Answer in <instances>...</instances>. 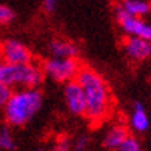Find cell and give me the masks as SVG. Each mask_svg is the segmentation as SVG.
Returning a JSON list of instances; mask_svg holds the SVG:
<instances>
[{
    "instance_id": "6da1fadb",
    "label": "cell",
    "mask_w": 151,
    "mask_h": 151,
    "mask_svg": "<svg viewBox=\"0 0 151 151\" xmlns=\"http://www.w3.org/2000/svg\"><path fill=\"white\" fill-rule=\"evenodd\" d=\"M76 80L85 96V117L93 123L104 122L111 113V91L106 80L91 66H80Z\"/></svg>"
},
{
    "instance_id": "7a4b0ae2",
    "label": "cell",
    "mask_w": 151,
    "mask_h": 151,
    "mask_svg": "<svg viewBox=\"0 0 151 151\" xmlns=\"http://www.w3.org/2000/svg\"><path fill=\"white\" fill-rule=\"evenodd\" d=\"M43 106V94L39 88H20L12 91L3 106V117L8 127H25Z\"/></svg>"
},
{
    "instance_id": "3957f363",
    "label": "cell",
    "mask_w": 151,
    "mask_h": 151,
    "mask_svg": "<svg viewBox=\"0 0 151 151\" xmlns=\"http://www.w3.org/2000/svg\"><path fill=\"white\" fill-rule=\"evenodd\" d=\"M43 71L34 62L26 65H16L0 60V83L8 88H39L43 82Z\"/></svg>"
},
{
    "instance_id": "277c9868",
    "label": "cell",
    "mask_w": 151,
    "mask_h": 151,
    "mask_svg": "<svg viewBox=\"0 0 151 151\" xmlns=\"http://www.w3.org/2000/svg\"><path fill=\"white\" fill-rule=\"evenodd\" d=\"M43 76L57 83H68L76 80L80 65L77 59H57V57H46L42 63Z\"/></svg>"
},
{
    "instance_id": "5b68a950",
    "label": "cell",
    "mask_w": 151,
    "mask_h": 151,
    "mask_svg": "<svg viewBox=\"0 0 151 151\" xmlns=\"http://www.w3.org/2000/svg\"><path fill=\"white\" fill-rule=\"evenodd\" d=\"M114 17L127 37H137L151 42V22H148L147 19L129 16L119 5L114 6Z\"/></svg>"
},
{
    "instance_id": "8992f818",
    "label": "cell",
    "mask_w": 151,
    "mask_h": 151,
    "mask_svg": "<svg viewBox=\"0 0 151 151\" xmlns=\"http://www.w3.org/2000/svg\"><path fill=\"white\" fill-rule=\"evenodd\" d=\"M0 60L16 65H26L32 62V52L23 42L8 39L0 45Z\"/></svg>"
},
{
    "instance_id": "52a82bcc",
    "label": "cell",
    "mask_w": 151,
    "mask_h": 151,
    "mask_svg": "<svg viewBox=\"0 0 151 151\" xmlns=\"http://www.w3.org/2000/svg\"><path fill=\"white\" fill-rule=\"evenodd\" d=\"M65 105L73 116H85V96L77 80H71L63 85Z\"/></svg>"
},
{
    "instance_id": "ba28073f",
    "label": "cell",
    "mask_w": 151,
    "mask_h": 151,
    "mask_svg": "<svg viewBox=\"0 0 151 151\" xmlns=\"http://www.w3.org/2000/svg\"><path fill=\"white\" fill-rule=\"evenodd\" d=\"M125 56L133 62H143L151 57V42L137 37H125L122 43Z\"/></svg>"
},
{
    "instance_id": "9c48e42d",
    "label": "cell",
    "mask_w": 151,
    "mask_h": 151,
    "mask_svg": "<svg viewBox=\"0 0 151 151\" xmlns=\"http://www.w3.org/2000/svg\"><path fill=\"white\" fill-rule=\"evenodd\" d=\"M48 57H57V59H76L79 54V48L71 40L65 39H52L46 46Z\"/></svg>"
},
{
    "instance_id": "30bf717a",
    "label": "cell",
    "mask_w": 151,
    "mask_h": 151,
    "mask_svg": "<svg viewBox=\"0 0 151 151\" xmlns=\"http://www.w3.org/2000/svg\"><path fill=\"white\" fill-rule=\"evenodd\" d=\"M127 137H129V131H128L127 125H123V123H113L106 129L104 140H102V145L108 151H117V148L127 140Z\"/></svg>"
},
{
    "instance_id": "8fae6325",
    "label": "cell",
    "mask_w": 151,
    "mask_h": 151,
    "mask_svg": "<svg viewBox=\"0 0 151 151\" xmlns=\"http://www.w3.org/2000/svg\"><path fill=\"white\" fill-rule=\"evenodd\" d=\"M150 127H151V122L145 105L142 102H134L133 109L129 113V128L140 134V133H147Z\"/></svg>"
},
{
    "instance_id": "7c38bea8",
    "label": "cell",
    "mask_w": 151,
    "mask_h": 151,
    "mask_svg": "<svg viewBox=\"0 0 151 151\" xmlns=\"http://www.w3.org/2000/svg\"><path fill=\"white\" fill-rule=\"evenodd\" d=\"M129 16L145 19L151 14V0H120L117 3Z\"/></svg>"
},
{
    "instance_id": "4fadbf2b",
    "label": "cell",
    "mask_w": 151,
    "mask_h": 151,
    "mask_svg": "<svg viewBox=\"0 0 151 151\" xmlns=\"http://www.w3.org/2000/svg\"><path fill=\"white\" fill-rule=\"evenodd\" d=\"M17 148L16 137L12 134V129L8 125L0 128V150L2 151H14Z\"/></svg>"
},
{
    "instance_id": "5bb4252c",
    "label": "cell",
    "mask_w": 151,
    "mask_h": 151,
    "mask_svg": "<svg viewBox=\"0 0 151 151\" xmlns=\"http://www.w3.org/2000/svg\"><path fill=\"white\" fill-rule=\"evenodd\" d=\"M91 147V137L82 133L74 137V140H71V151H88Z\"/></svg>"
},
{
    "instance_id": "9a60e30c",
    "label": "cell",
    "mask_w": 151,
    "mask_h": 151,
    "mask_svg": "<svg viewBox=\"0 0 151 151\" xmlns=\"http://www.w3.org/2000/svg\"><path fill=\"white\" fill-rule=\"evenodd\" d=\"M117 151H143V148H142V143L139 142L137 137L129 136V137H127V140L117 148Z\"/></svg>"
},
{
    "instance_id": "2e32d148",
    "label": "cell",
    "mask_w": 151,
    "mask_h": 151,
    "mask_svg": "<svg viewBox=\"0 0 151 151\" xmlns=\"http://www.w3.org/2000/svg\"><path fill=\"white\" fill-rule=\"evenodd\" d=\"M16 19V12L8 5L0 3V25H8Z\"/></svg>"
},
{
    "instance_id": "e0dca14e",
    "label": "cell",
    "mask_w": 151,
    "mask_h": 151,
    "mask_svg": "<svg viewBox=\"0 0 151 151\" xmlns=\"http://www.w3.org/2000/svg\"><path fill=\"white\" fill-rule=\"evenodd\" d=\"M51 151H71V140L66 136H62L54 142Z\"/></svg>"
},
{
    "instance_id": "ac0fdd59",
    "label": "cell",
    "mask_w": 151,
    "mask_h": 151,
    "mask_svg": "<svg viewBox=\"0 0 151 151\" xmlns=\"http://www.w3.org/2000/svg\"><path fill=\"white\" fill-rule=\"evenodd\" d=\"M12 94V90L8 86H5L3 83H0V108H3L6 105V102H8V99L11 97Z\"/></svg>"
},
{
    "instance_id": "d6986e66",
    "label": "cell",
    "mask_w": 151,
    "mask_h": 151,
    "mask_svg": "<svg viewBox=\"0 0 151 151\" xmlns=\"http://www.w3.org/2000/svg\"><path fill=\"white\" fill-rule=\"evenodd\" d=\"M57 5V0H43V8L48 11V12H52L54 8Z\"/></svg>"
},
{
    "instance_id": "ffe728a7",
    "label": "cell",
    "mask_w": 151,
    "mask_h": 151,
    "mask_svg": "<svg viewBox=\"0 0 151 151\" xmlns=\"http://www.w3.org/2000/svg\"><path fill=\"white\" fill-rule=\"evenodd\" d=\"M34 151H51L50 148H46V147H39V148H36Z\"/></svg>"
}]
</instances>
